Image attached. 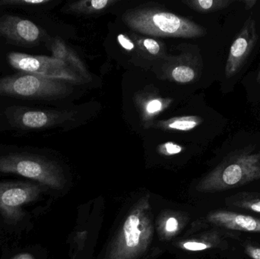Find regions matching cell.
Listing matches in <instances>:
<instances>
[{"mask_svg":"<svg viewBox=\"0 0 260 259\" xmlns=\"http://www.w3.org/2000/svg\"><path fill=\"white\" fill-rule=\"evenodd\" d=\"M7 58L11 66L21 73L62 79L68 82H79L82 79L67 64L53 56H33L12 52L8 54Z\"/></svg>","mask_w":260,"mask_h":259,"instance_id":"6","label":"cell"},{"mask_svg":"<svg viewBox=\"0 0 260 259\" xmlns=\"http://www.w3.org/2000/svg\"><path fill=\"white\" fill-rule=\"evenodd\" d=\"M0 173L18 175L44 187H56L59 184L57 167L52 161L26 152L0 155Z\"/></svg>","mask_w":260,"mask_h":259,"instance_id":"5","label":"cell"},{"mask_svg":"<svg viewBox=\"0 0 260 259\" xmlns=\"http://www.w3.org/2000/svg\"><path fill=\"white\" fill-rule=\"evenodd\" d=\"M49 0H1L0 6H39V5L47 4Z\"/></svg>","mask_w":260,"mask_h":259,"instance_id":"19","label":"cell"},{"mask_svg":"<svg viewBox=\"0 0 260 259\" xmlns=\"http://www.w3.org/2000/svg\"><path fill=\"white\" fill-rule=\"evenodd\" d=\"M171 77L180 83H189L196 79V71L188 65H178L171 71Z\"/></svg>","mask_w":260,"mask_h":259,"instance_id":"17","label":"cell"},{"mask_svg":"<svg viewBox=\"0 0 260 259\" xmlns=\"http://www.w3.org/2000/svg\"><path fill=\"white\" fill-rule=\"evenodd\" d=\"M212 223L232 231L260 233V219L232 211H218L209 217Z\"/></svg>","mask_w":260,"mask_h":259,"instance_id":"10","label":"cell"},{"mask_svg":"<svg viewBox=\"0 0 260 259\" xmlns=\"http://www.w3.org/2000/svg\"><path fill=\"white\" fill-rule=\"evenodd\" d=\"M5 256L2 259H38L33 247H27L22 249H18L14 252H4Z\"/></svg>","mask_w":260,"mask_h":259,"instance_id":"18","label":"cell"},{"mask_svg":"<svg viewBox=\"0 0 260 259\" xmlns=\"http://www.w3.org/2000/svg\"><path fill=\"white\" fill-rule=\"evenodd\" d=\"M256 21L252 18L244 23L241 31L231 46L225 66V75L232 77L241 69L257 42Z\"/></svg>","mask_w":260,"mask_h":259,"instance_id":"8","label":"cell"},{"mask_svg":"<svg viewBox=\"0 0 260 259\" xmlns=\"http://www.w3.org/2000/svg\"><path fill=\"white\" fill-rule=\"evenodd\" d=\"M68 81L21 73L0 78V96L28 99L53 100L71 92Z\"/></svg>","mask_w":260,"mask_h":259,"instance_id":"3","label":"cell"},{"mask_svg":"<svg viewBox=\"0 0 260 259\" xmlns=\"http://www.w3.org/2000/svg\"><path fill=\"white\" fill-rule=\"evenodd\" d=\"M177 228H178V222L174 217L168 219L166 223V230L168 232L175 231Z\"/></svg>","mask_w":260,"mask_h":259,"instance_id":"26","label":"cell"},{"mask_svg":"<svg viewBox=\"0 0 260 259\" xmlns=\"http://www.w3.org/2000/svg\"><path fill=\"white\" fill-rule=\"evenodd\" d=\"M258 81L260 82V71L259 72V75H258V78H257Z\"/></svg>","mask_w":260,"mask_h":259,"instance_id":"28","label":"cell"},{"mask_svg":"<svg viewBox=\"0 0 260 259\" xmlns=\"http://www.w3.org/2000/svg\"><path fill=\"white\" fill-rule=\"evenodd\" d=\"M118 41L120 44H121L122 47L126 50H132L134 48V44L125 35H119Z\"/></svg>","mask_w":260,"mask_h":259,"instance_id":"25","label":"cell"},{"mask_svg":"<svg viewBox=\"0 0 260 259\" xmlns=\"http://www.w3.org/2000/svg\"><path fill=\"white\" fill-rule=\"evenodd\" d=\"M183 150L181 146L173 142H167L159 147L160 153L165 155H173L179 154Z\"/></svg>","mask_w":260,"mask_h":259,"instance_id":"22","label":"cell"},{"mask_svg":"<svg viewBox=\"0 0 260 259\" xmlns=\"http://www.w3.org/2000/svg\"><path fill=\"white\" fill-rule=\"evenodd\" d=\"M246 253L253 259H260V248L248 245L245 248Z\"/></svg>","mask_w":260,"mask_h":259,"instance_id":"24","label":"cell"},{"mask_svg":"<svg viewBox=\"0 0 260 259\" xmlns=\"http://www.w3.org/2000/svg\"><path fill=\"white\" fill-rule=\"evenodd\" d=\"M233 198V197H232ZM230 205L260 214V197L250 194H243L233 198Z\"/></svg>","mask_w":260,"mask_h":259,"instance_id":"16","label":"cell"},{"mask_svg":"<svg viewBox=\"0 0 260 259\" xmlns=\"http://www.w3.org/2000/svg\"><path fill=\"white\" fill-rule=\"evenodd\" d=\"M235 0H186L183 3L200 13H211L229 7Z\"/></svg>","mask_w":260,"mask_h":259,"instance_id":"14","label":"cell"},{"mask_svg":"<svg viewBox=\"0 0 260 259\" xmlns=\"http://www.w3.org/2000/svg\"><path fill=\"white\" fill-rule=\"evenodd\" d=\"M203 123L200 117L195 116L174 117L165 121H160L156 125V127L165 130L189 131L195 129Z\"/></svg>","mask_w":260,"mask_h":259,"instance_id":"13","label":"cell"},{"mask_svg":"<svg viewBox=\"0 0 260 259\" xmlns=\"http://www.w3.org/2000/svg\"><path fill=\"white\" fill-rule=\"evenodd\" d=\"M67 113L53 110L26 109L18 107L9 115L11 123L20 129L33 130L45 129L68 120Z\"/></svg>","mask_w":260,"mask_h":259,"instance_id":"9","label":"cell"},{"mask_svg":"<svg viewBox=\"0 0 260 259\" xmlns=\"http://www.w3.org/2000/svg\"><path fill=\"white\" fill-rule=\"evenodd\" d=\"M139 217L136 215H130L123 226L125 241L129 248H134L138 246L140 239L141 231L139 230Z\"/></svg>","mask_w":260,"mask_h":259,"instance_id":"15","label":"cell"},{"mask_svg":"<svg viewBox=\"0 0 260 259\" xmlns=\"http://www.w3.org/2000/svg\"><path fill=\"white\" fill-rule=\"evenodd\" d=\"M212 246L211 243H206L203 242H187L183 245L185 249L190 251H203Z\"/></svg>","mask_w":260,"mask_h":259,"instance_id":"23","label":"cell"},{"mask_svg":"<svg viewBox=\"0 0 260 259\" xmlns=\"http://www.w3.org/2000/svg\"><path fill=\"white\" fill-rule=\"evenodd\" d=\"M139 46L145 49L151 55H158L160 52V46L157 41L153 39H142L139 42Z\"/></svg>","mask_w":260,"mask_h":259,"instance_id":"20","label":"cell"},{"mask_svg":"<svg viewBox=\"0 0 260 259\" xmlns=\"http://www.w3.org/2000/svg\"><path fill=\"white\" fill-rule=\"evenodd\" d=\"M44 187L30 180L0 182V240L21 237L33 228V206Z\"/></svg>","mask_w":260,"mask_h":259,"instance_id":"1","label":"cell"},{"mask_svg":"<svg viewBox=\"0 0 260 259\" xmlns=\"http://www.w3.org/2000/svg\"><path fill=\"white\" fill-rule=\"evenodd\" d=\"M50 50L53 58L62 61L76 75H80L81 78L85 79H89V75L82 64V61L61 40L55 39L52 43Z\"/></svg>","mask_w":260,"mask_h":259,"instance_id":"11","label":"cell"},{"mask_svg":"<svg viewBox=\"0 0 260 259\" xmlns=\"http://www.w3.org/2000/svg\"><path fill=\"white\" fill-rule=\"evenodd\" d=\"M41 35V29L30 20L10 15L0 17V36L11 44L33 47L39 44Z\"/></svg>","mask_w":260,"mask_h":259,"instance_id":"7","label":"cell"},{"mask_svg":"<svg viewBox=\"0 0 260 259\" xmlns=\"http://www.w3.org/2000/svg\"><path fill=\"white\" fill-rule=\"evenodd\" d=\"M117 3V0H82L69 5L67 10L74 13H101Z\"/></svg>","mask_w":260,"mask_h":259,"instance_id":"12","label":"cell"},{"mask_svg":"<svg viewBox=\"0 0 260 259\" xmlns=\"http://www.w3.org/2000/svg\"><path fill=\"white\" fill-rule=\"evenodd\" d=\"M260 179V153L244 149L229 155L214 170L209 187L224 190L242 187Z\"/></svg>","mask_w":260,"mask_h":259,"instance_id":"4","label":"cell"},{"mask_svg":"<svg viewBox=\"0 0 260 259\" xmlns=\"http://www.w3.org/2000/svg\"><path fill=\"white\" fill-rule=\"evenodd\" d=\"M243 3L245 5V9L247 10H249V9H251L256 4L257 1L256 0H243Z\"/></svg>","mask_w":260,"mask_h":259,"instance_id":"27","label":"cell"},{"mask_svg":"<svg viewBox=\"0 0 260 259\" xmlns=\"http://www.w3.org/2000/svg\"><path fill=\"white\" fill-rule=\"evenodd\" d=\"M123 20L133 30L144 34L165 38H200L205 30L197 23L175 14L154 9H133Z\"/></svg>","mask_w":260,"mask_h":259,"instance_id":"2","label":"cell"},{"mask_svg":"<svg viewBox=\"0 0 260 259\" xmlns=\"http://www.w3.org/2000/svg\"><path fill=\"white\" fill-rule=\"evenodd\" d=\"M165 105V103L160 99H154V100H150L147 103L146 106H145V111L150 115H154V114L161 111L164 109Z\"/></svg>","mask_w":260,"mask_h":259,"instance_id":"21","label":"cell"}]
</instances>
